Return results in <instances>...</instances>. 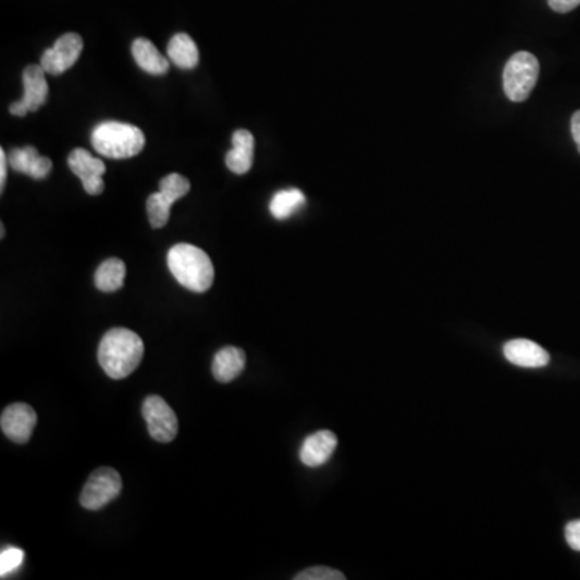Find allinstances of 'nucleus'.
Returning <instances> with one entry per match:
<instances>
[{
    "mask_svg": "<svg viewBox=\"0 0 580 580\" xmlns=\"http://www.w3.org/2000/svg\"><path fill=\"white\" fill-rule=\"evenodd\" d=\"M144 357V342L136 332L115 328L102 337L99 345V363L112 379H125L136 371Z\"/></svg>",
    "mask_w": 580,
    "mask_h": 580,
    "instance_id": "nucleus-1",
    "label": "nucleus"
},
{
    "mask_svg": "<svg viewBox=\"0 0 580 580\" xmlns=\"http://www.w3.org/2000/svg\"><path fill=\"white\" fill-rule=\"evenodd\" d=\"M168 268L181 286L197 294L207 292L215 281L212 260L195 245H174L168 252Z\"/></svg>",
    "mask_w": 580,
    "mask_h": 580,
    "instance_id": "nucleus-2",
    "label": "nucleus"
},
{
    "mask_svg": "<svg viewBox=\"0 0 580 580\" xmlns=\"http://www.w3.org/2000/svg\"><path fill=\"white\" fill-rule=\"evenodd\" d=\"M145 145V136L137 126L105 121L92 133V147L104 157L113 160L136 157Z\"/></svg>",
    "mask_w": 580,
    "mask_h": 580,
    "instance_id": "nucleus-3",
    "label": "nucleus"
},
{
    "mask_svg": "<svg viewBox=\"0 0 580 580\" xmlns=\"http://www.w3.org/2000/svg\"><path fill=\"white\" fill-rule=\"evenodd\" d=\"M540 65L535 55L518 52L506 62L503 71V89L508 99L524 102L531 96L539 79Z\"/></svg>",
    "mask_w": 580,
    "mask_h": 580,
    "instance_id": "nucleus-4",
    "label": "nucleus"
},
{
    "mask_svg": "<svg viewBox=\"0 0 580 580\" xmlns=\"http://www.w3.org/2000/svg\"><path fill=\"white\" fill-rule=\"evenodd\" d=\"M121 489H123V482L118 471L113 468H99L84 484L79 502L86 510H102L120 495Z\"/></svg>",
    "mask_w": 580,
    "mask_h": 580,
    "instance_id": "nucleus-5",
    "label": "nucleus"
},
{
    "mask_svg": "<svg viewBox=\"0 0 580 580\" xmlns=\"http://www.w3.org/2000/svg\"><path fill=\"white\" fill-rule=\"evenodd\" d=\"M142 416L149 427L152 439L168 444L178 435V418L168 403L158 395H150L142 403Z\"/></svg>",
    "mask_w": 580,
    "mask_h": 580,
    "instance_id": "nucleus-6",
    "label": "nucleus"
},
{
    "mask_svg": "<svg viewBox=\"0 0 580 580\" xmlns=\"http://www.w3.org/2000/svg\"><path fill=\"white\" fill-rule=\"evenodd\" d=\"M83 47V38L79 34H63L62 38L57 39L54 47H50L42 55V68L49 75H62L78 62L79 55L83 52Z\"/></svg>",
    "mask_w": 580,
    "mask_h": 580,
    "instance_id": "nucleus-7",
    "label": "nucleus"
},
{
    "mask_svg": "<svg viewBox=\"0 0 580 580\" xmlns=\"http://www.w3.org/2000/svg\"><path fill=\"white\" fill-rule=\"evenodd\" d=\"M36 423H38L36 411L33 410V406L26 403H13L7 406L0 418L2 432L15 444H26L33 435Z\"/></svg>",
    "mask_w": 580,
    "mask_h": 580,
    "instance_id": "nucleus-8",
    "label": "nucleus"
},
{
    "mask_svg": "<svg viewBox=\"0 0 580 580\" xmlns=\"http://www.w3.org/2000/svg\"><path fill=\"white\" fill-rule=\"evenodd\" d=\"M70 170L81 179L84 191L89 195H100L104 192L105 163L100 158L92 157L87 150L75 149L68 157Z\"/></svg>",
    "mask_w": 580,
    "mask_h": 580,
    "instance_id": "nucleus-9",
    "label": "nucleus"
},
{
    "mask_svg": "<svg viewBox=\"0 0 580 580\" xmlns=\"http://www.w3.org/2000/svg\"><path fill=\"white\" fill-rule=\"evenodd\" d=\"M506 360L521 368H543L550 363V355L545 348L532 340L514 339L503 347Z\"/></svg>",
    "mask_w": 580,
    "mask_h": 580,
    "instance_id": "nucleus-10",
    "label": "nucleus"
},
{
    "mask_svg": "<svg viewBox=\"0 0 580 580\" xmlns=\"http://www.w3.org/2000/svg\"><path fill=\"white\" fill-rule=\"evenodd\" d=\"M337 447V437L331 431H318L308 435L300 448V460L308 468H318L328 463Z\"/></svg>",
    "mask_w": 580,
    "mask_h": 580,
    "instance_id": "nucleus-11",
    "label": "nucleus"
},
{
    "mask_svg": "<svg viewBox=\"0 0 580 580\" xmlns=\"http://www.w3.org/2000/svg\"><path fill=\"white\" fill-rule=\"evenodd\" d=\"M9 163L18 173L28 174L33 179H44L52 171L50 158L39 155L33 145H26L23 149H13L9 155Z\"/></svg>",
    "mask_w": 580,
    "mask_h": 580,
    "instance_id": "nucleus-12",
    "label": "nucleus"
},
{
    "mask_svg": "<svg viewBox=\"0 0 580 580\" xmlns=\"http://www.w3.org/2000/svg\"><path fill=\"white\" fill-rule=\"evenodd\" d=\"M255 137L247 129L232 134V149L226 154V166L234 174L249 173L253 165Z\"/></svg>",
    "mask_w": 580,
    "mask_h": 580,
    "instance_id": "nucleus-13",
    "label": "nucleus"
},
{
    "mask_svg": "<svg viewBox=\"0 0 580 580\" xmlns=\"http://www.w3.org/2000/svg\"><path fill=\"white\" fill-rule=\"evenodd\" d=\"M23 102L29 108V112H36L42 105L46 104L47 94H49V84H47L46 70L42 65H29L23 71Z\"/></svg>",
    "mask_w": 580,
    "mask_h": 580,
    "instance_id": "nucleus-14",
    "label": "nucleus"
},
{
    "mask_svg": "<svg viewBox=\"0 0 580 580\" xmlns=\"http://www.w3.org/2000/svg\"><path fill=\"white\" fill-rule=\"evenodd\" d=\"M245 352L242 348L224 347L213 358L212 371L216 381L228 384L241 376L245 368Z\"/></svg>",
    "mask_w": 580,
    "mask_h": 580,
    "instance_id": "nucleus-15",
    "label": "nucleus"
},
{
    "mask_svg": "<svg viewBox=\"0 0 580 580\" xmlns=\"http://www.w3.org/2000/svg\"><path fill=\"white\" fill-rule=\"evenodd\" d=\"M133 57L137 65L150 75H165L170 70V58L163 57L149 39H136L133 42Z\"/></svg>",
    "mask_w": 580,
    "mask_h": 580,
    "instance_id": "nucleus-16",
    "label": "nucleus"
},
{
    "mask_svg": "<svg viewBox=\"0 0 580 580\" xmlns=\"http://www.w3.org/2000/svg\"><path fill=\"white\" fill-rule=\"evenodd\" d=\"M168 58L181 70H192L199 65V49L189 34H176L168 44Z\"/></svg>",
    "mask_w": 580,
    "mask_h": 580,
    "instance_id": "nucleus-17",
    "label": "nucleus"
},
{
    "mask_svg": "<svg viewBox=\"0 0 580 580\" xmlns=\"http://www.w3.org/2000/svg\"><path fill=\"white\" fill-rule=\"evenodd\" d=\"M126 265L118 258H108L96 271V286L102 292H116L125 284Z\"/></svg>",
    "mask_w": 580,
    "mask_h": 580,
    "instance_id": "nucleus-18",
    "label": "nucleus"
},
{
    "mask_svg": "<svg viewBox=\"0 0 580 580\" xmlns=\"http://www.w3.org/2000/svg\"><path fill=\"white\" fill-rule=\"evenodd\" d=\"M305 202L307 199L300 189H286L274 195L270 203V212L276 220H287L295 212H299Z\"/></svg>",
    "mask_w": 580,
    "mask_h": 580,
    "instance_id": "nucleus-19",
    "label": "nucleus"
},
{
    "mask_svg": "<svg viewBox=\"0 0 580 580\" xmlns=\"http://www.w3.org/2000/svg\"><path fill=\"white\" fill-rule=\"evenodd\" d=\"M191 191V183L189 179L184 178L183 174L171 173L160 181V194L165 197L168 202L173 205L179 199H183L184 195Z\"/></svg>",
    "mask_w": 580,
    "mask_h": 580,
    "instance_id": "nucleus-20",
    "label": "nucleus"
},
{
    "mask_svg": "<svg viewBox=\"0 0 580 580\" xmlns=\"http://www.w3.org/2000/svg\"><path fill=\"white\" fill-rule=\"evenodd\" d=\"M171 203L160 194L150 195L147 199V216H149L150 226L154 229L165 228L170 220Z\"/></svg>",
    "mask_w": 580,
    "mask_h": 580,
    "instance_id": "nucleus-21",
    "label": "nucleus"
},
{
    "mask_svg": "<svg viewBox=\"0 0 580 580\" xmlns=\"http://www.w3.org/2000/svg\"><path fill=\"white\" fill-rule=\"evenodd\" d=\"M25 560V553L20 548L9 547L0 553V577L4 579L10 572L17 571Z\"/></svg>",
    "mask_w": 580,
    "mask_h": 580,
    "instance_id": "nucleus-22",
    "label": "nucleus"
},
{
    "mask_svg": "<svg viewBox=\"0 0 580 580\" xmlns=\"http://www.w3.org/2000/svg\"><path fill=\"white\" fill-rule=\"evenodd\" d=\"M295 580H345V574H342L336 569L324 568H310L307 571H302L294 577Z\"/></svg>",
    "mask_w": 580,
    "mask_h": 580,
    "instance_id": "nucleus-23",
    "label": "nucleus"
},
{
    "mask_svg": "<svg viewBox=\"0 0 580 580\" xmlns=\"http://www.w3.org/2000/svg\"><path fill=\"white\" fill-rule=\"evenodd\" d=\"M564 534H566V542L569 543V547L572 550L580 551V519L569 522Z\"/></svg>",
    "mask_w": 580,
    "mask_h": 580,
    "instance_id": "nucleus-24",
    "label": "nucleus"
},
{
    "mask_svg": "<svg viewBox=\"0 0 580 580\" xmlns=\"http://www.w3.org/2000/svg\"><path fill=\"white\" fill-rule=\"evenodd\" d=\"M548 5H550L551 9L555 10V12L568 13L579 7L580 0H548Z\"/></svg>",
    "mask_w": 580,
    "mask_h": 580,
    "instance_id": "nucleus-25",
    "label": "nucleus"
},
{
    "mask_svg": "<svg viewBox=\"0 0 580 580\" xmlns=\"http://www.w3.org/2000/svg\"><path fill=\"white\" fill-rule=\"evenodd\" d=\"M7 162H9V157L5 154V150H0V191H4L5 183H7Z\"/></svg>",
    "mask_w": 580,
    "mask_h": 580,
    "instance_id": "nucleus-26",
    "label": "nucleus"
},
{
    "mask_svg": "<svg viewBox=\"0 0 580 580\" xmlns=\"http://www.w3.org/2000/svg\"><path fill=\"white\" fill-rule=\"evenodd\" d=\"M571 133L572 137H574V141H576L577 149H579L580 152V110H577V112L572 115Z\"/></svg>",
    "mask_w": 580,
    "mask_h": 580,
    "instance_id": "nucleus-27",
    "label": "nucleus"
},
{
    "mask_svg": "<svg viewBox=\"0 0 580 580\" xmlns=\"http://www.w3.org/2000/svg\"><path fill=\"white\" fill-rule=\"evenodd\" d=\"M10 113L15 116H26L29 113V108L26 107L23 100H18L15 104L10 105Z\"/></svg>",
    "mask_w": 580,
    "mask_h": 580,
    "instance_id": "nucleus-28",
    "label": "nucleus"
}]
</instances>
